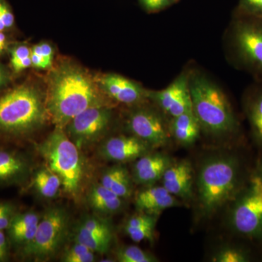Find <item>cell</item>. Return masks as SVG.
Masks as SVG:
<instances>
[{"label":"cell","mask_w":262,"mask_h":262,"mask_svg":"<svg viewBox=\"0 0 262 262\" xmlns=\"http://www.w3.org/2000/svg\"><path fill=\"white\" fill-rule=\"evenodd\" d=\"M98 105L102 104L87 72L71 63H63L53 71L46 106L56 127L63 129L77 115Z\"/></svg>","instance_id":"cell-1"},{"label":"cell","mask_w":262,"mask_h":262,"mask_svg":"<svg viewBox=\"0 0 262 262\" xmlns=\"http://www.w3.org/2000/svg\"><path fill=\"white\" fill-rule=\"evenodd\" d=\"M254 168L235 154L210 158L205 162L198 177V198L204 215H211L231 203L247 183Z\"/></svg>","instance_id":"cell-2"},{"label":"cell","mask_w":262,"mask_h":262,"mask_svg":"<svg viewBox=\"0 0 262 262\" xmlns=\"http://www.w3.org/2000/svg\"><path fill=\"white\" fill-rule=\"evenodd\" d=\"M46 103L34 86L18 84L0 93V141L29 137L48 120Z\"/></svg>","instance_id":"cell-3"},{"label":"cell","mask_w":262,"mask_h":262,"mask_svg":"<svg viewBox=\"0 0 262 262\" xmlns=\"http://www.w3.org/2000/svg\"><path fill=\"white\" fill-rule=\"evenodd\" d=\"M192 110L201 128L214 136H236L241 124L225 93L203 75L189 77Z\"/></svg>","instance_id":"cell-4"},{"label":"cell","mask_w":262,"mask_h":262,"mask_svg":"<svg viewBox=\"0 0 262 262\" xmlns=\"http://www.w3.org/2000/svg\"><path fill=\"white\" fill-rule=\"evenodd\" d=\"M38 149L48 168L61 181L62 187L71 196L80 192L83 180V162L79 148L61 128L49 135Z\"/></svg>","instance_id":"cell-5"},{"label":"cell","mask_w":262,"mask_h":262,"mask_svg":"<svg viewBox=\"0 0 262 262\" xmlns=\"http://www.w3.org/2000/svg\"><path fill=\"white\" fill-rule=\"evenodd\" d=\"M229 225L239 237L262 244V178L253 170L232 202Z\"/></svg>","instance_id":"cell-6"},{"label":"cell","mask_w":262,"mask_h":262,"mask_svg":"<svg viewBox=\"0 0 262 262\" xmlns=\"http://www.w3.org/2000/svg\"><path fill=\"white\" fill-rule=\"evenodd\" d=\"M70 229V215L61 207L48 208L41 216L34 239L19 250L23 258L46 260L56 256L64 244Z\"/></svg>","instance_id":"cell-7"},{"label":"cell","mask_w":262,"mask_h":262,"mask_svg":"<svg viewBox=\"0 0 262 262\" xmlns=\"http://www.w3.org/2000/svg\"><path fill=\"white\" fill-rule=\"evenodd\" d=\"M237 64L262 82V18L238 14L231 30Z\"/></svg>","instance_id":"cell-8"},{"label":"cell","mask_w":262,"mask_h":262,"mask_svg":"<svg viewBox=\"0 0 262 262\" xmlns=\"http://www.w3.org/2000/svg\"><path fill=\"white\" fill-rule=\"evenodd\" d=\"M112 113L103 105L92 106L74 117L67 125V135L79 149L91 145L107 130Z\"/></svg>","instance_id":"cell-9"},{"label":"cell","mask_w":262,"mask_h":262,"mask_svg":"<svg viewBox=\"0 0 262 262\" xmlns=\"http://www.w3.org/2000/svg\"><path fill=\"white\" fill-rule=\"evenodd\" d=\"M128 126L134 136L150 147H160L168 143L170 131L163 117L155 110L139 108L133 112L129 117Z\"/></svg>","instance_id":"cell-10"},{"label":"cell","mask_w":262,"mask_h":262,"mask_svg":"<svg viewBox=\"0 0 262 262\" xmlns=\"http://www.w3.org/2000/svg\"><path fill=\"white\" fill-rule=\"evenodd\" d=\"M32 177V164L24 151L0 145V187L23 186Z\"/></svg>","instance_id":"cell-11"},{"label":"cell","mask_w":262,"mask_h":262,"mask_svg":"<svg viewBox=\"0 0 262 262\" xmlns=\"http://www.w3.org/2000/svg\"><path fill=\"white\" fill-rule=\"evenodd\" d=\"M147 97L151 98L165 113L172 117L192 110L187 76L181 75L168 88L162 91L147 92Z\"/></svg>","instance_id":"cell-12"},{"label":"cell","mask_w":262,"mask_h":262,"mask_svg":"<svg viewBox=\"0 0 262 262\" xmlns=\"http://www.w3.org/2000/svg\"><path fill=\"white\" fill-rule=\"evenodd\" d=\"M150 146L135 136H119L105 141L100 154L105 159L116 163H127L149 152Z\"/></svg>","instance_id":"cell-13"},{"label":"cell","mask_w":262,"mask_h":262,"mask_svg":"<svg viewBox=\"0 0 262 262\" xmlns=\"http://www.w3.org/2000/svg\"><path fill=\"white\" fill-rule=\"evenodd\" d=\"M100 84L110 97L125 104H136L147 97V92L139 84L115 74L103 75Z\"/></svg>","instance_id":"cell-14"},{"label":"cell","mask_w":262,"mask_h":262,"mask_svg":"<svg viewBox=\"0 0 262 262\" xmlns=\"http://www.w3.org/2000/svg\"><path fill=\"white\" fill-rule=\"evenodd\" d=\"M161 179L163 187L173 196L188 199L192 195L194 175L187 160L170 163Z\"/></svg>","instance_id":"cell-15"},{"label":"cell","mask_w":262,"mask_h":262,"mask_svg":"<svg viewBox=\"0 0 262 262\" xmlns=\"http://www.w3.org/2000/svg\"><path fill=\"white\" fill-rule=\"evenodd\" d=\"M172 162L160 153H149L137 159L133 168V180L138 184L151 186L163 177Z\"/></svg>","instance_id":"cell-16"},{"label":"cell","mask_w":262,"mask_h":262,"mask_svg":"<svg viewBox=\"0 0 262 262\" xmlns=\"http://www.w3.org/2000/svg\"><path fill=\"white\" fill-rule=\"evenodd\" d=\"M41 215L34 211H19L7 229L6 233L11 247L21 249L34 239Z\"/></svg>","instance_id":"cell-17"},{"label":"cell","mask_w":262,"mask_h":262,"mask_svg":"<svg viewBox=\"0 0 262 262\" xmlns=\"http://www.w3.org/2000/svg\"><path fill=\"white\" fill-rule=\"evenodd\" d=\"M177 203L176 196L163 186H149L138 192L135 198L136 209L141 213L158 215Z\"/></svg>","instance_id":"cell-18"},{"label":"cell","mask_w":262,"mask_h":262,"mask_svg":"<svg viewBox=\"0 0 262 262\" xmlns=\"http://www.w3.org/2000/svg\"><path fill=\"white\" fill-rule=\"evenodd\" d=\"M201 125L193 110L173 117L170 133L177 142L184 146L192 145L200 136Z\"/></svg>","instance_id":"cell-19"},{"label":"cell","mask_w":262,"mask_h":262,"mask_svg":"<svg viewBox=\"0 0 262 262\" xmlns=\"http://www.w3.org/2000/svg\"><path fill=\"white\" fill-rule=\"evenodd\" d=\"M88 202L92 209L102 214H114L123 208V199L103 187L101 183L91 188Z\"/></svg>","instance_id":"cell-20"},{"label":"cell","mask_w":262,"mask_h":262,"mask_svg":"<svg viewBox=\"0 0 262 262\" xmlns=\"http://www.w3.org/2000/svg\"><path fill=\"white\" fill-rule=\"evenodd\" d=\"M133 181L132 177L125 167L115 165L103 172L100 183L124 200L132 194Z\"/></svg>","instance_id":"cell-21"},{"label":"cell","mask_w":262,"mask_h":262,"mask_svg":"<svg viewBox=\"0 0 262 262\" xmlns=\"http://www.w3.org/2000/svg\"><path fill=\"white\" fill-rule=\"evenodd\" d=\"M245 110L253 139L262 151V85L255 88L247 95Z\"/></svg>","instance_id":"cell-22"},{"label":"cell","mask_w":262,"mask_h":262,"mask_svg":"<svg viewBox=\"0 0 262 262\" xmlns=\"http://www.w3.org/2000/svg\"><path fill=\"white\" fill-rule=\"evenodd\" d=\"M156 216L145 213L132 215L124 226V231L136 243L149 241L153 243Z\"/></svg>","instance_id":"cell-23"},{"label":"cell","mask_w":262,"mask_h":262,"mask_svg":"<svg viewBox=\"0 0 262 262\" xmlns=\"http://www.w3.org/2000/svg\"><path fill=\"white\" fill-rule=\"evenodd\" d=\"M31 178L34 191L46 199L56 198L62 187L61 179L48 168L37 170Z\"/></svg>","instance_id":"cell-24"},{"label":"cell","mask_w":262,"mask_h":262,"mask_svg":"<svg viewBox=\"0 0 262 262\" xmlns=\"http://www.w3.org/2000/svg\"><path fill=\"white\" fill-rule=\"evenodd\" d=\"M75 241L87 246L95 253H105L111 247L113 237L75 229Z\"/></svg>","instance_id":"cell-25"},{"label":"cell","mask_w":262,"mask_h":262,"mask_svg":"<svg viewBox=\"0 0 262 262\" xmlns=\"http://www.w3.org/2000/svg\"><path fill=\"white\" fill-rule=\"evenodd\" d=\"M77 230L113 237V230L107 220L96 215H86L77 224Z\"/></svg>","instance_id":"cell-26"},{"label":"cell","mask_w":262,"mask_h":262,"mask_svg":"<svg viewBox=\"0 0 262 262\" xmlns=\"http://www.w3.org/2000/svg\"><path fill=\"white\" fill-rule=\"evenodd\" d=\"M10 64L15 73L32 67L31 48L25 45H16L10 49Z\"/></svg>","instance_id":"cell-27"},{"label":"cell","mask_w":262,"mask_h":262,"mask_svg":"<svg viewBox=\"0 0 262 262\" xmlns=\"http://www.w3.org/2000/svg\"><path fill=\"white\" fill-rule=\"evenodd\" d=\"M117 260L120 262H154L156 258L136 246H122L116 253Z\"/></svg>","instance_id":"cell-28"},{"label":"cell","mask_w":262,"mask_h":262,"mask_svg":"<svg viewBox=\"0 0 262 262\" xmlns=\"http://www.w3.org/2000/svg\"><path fill=\"white\" fill-rule=\"evenodd\" d=\"M252 259L247 249L238 246H228L215 254L212 261L215 262H248Z\"/></svg>","instance_id":"cell-29"},{"label":"cell","mask_w":262,"mask_h":262,"mask_svg":"<svg viewBox=\"0 0 262 262\" xmlns=\"http://www.w3.org/2000/svg\"><path fill=\"white\" fill-rule=\"evenodd\" d=\"M96 259L95 252L84 245L75 242L63 253L61 261L64 262H93Z\"/></svg>","instance_id":"cell-30"},{"label":"cell","mask_w":262,"mask_h":262,"mask_svg":"<svg viewBox=\"0 0 262 262\" xmlns=\"http://www.w3.org/2000/svg\"><path fill=\"white\" fill-rule=\"evenodd\" d=\"M19 212L18 206L10 201H0V231H6Z\"/></svg>","instance_id":"cell-31"},{"label":"cell","mask_w":262,"mask_h":262,"mask_svg":"<svg viewBox=\"0 0 262 262\" xmlns=\"http://www.w3.org/2000/svg\"><path fill=\"white\" fill-rule=\"evenodd\" d=\"M239 14L262 18V0H239Z\"/></svg>","instance_id":"cell-32"},{"label":"cell","mask_w":262,"mask_h":262,"mask_svg":"<svg viewBox=\"0 0 262 262\" xmlns=\"http://www.w3.org/2000/svg\"><path fill=\"white\" fill-rule=\"evenodd\" d=\"M0 18L3 20L6 30L14 26L15 16L6 0H0Z\"/></svg>","instance_id":"cell-33"},{"label":"cell","mask_w":262,"mask_h":262,"mask_svg":"<svg viewBox=\"0 0 262 262\" xmlns=\"http://www.w3.org/2000/svg\"><path fill=\"white\" fill-rule=\"evenodd\" d=\"M11 248L6 231H0V262L9 261Z\"/></svg>","instance_id":"cell-34"},{"label":"cell","mask_w":262,"mask_h":262,"mask_svg":"<svg viewBox=\"0 0 262 262\" xmlns=\"http://www.w3.org/2000/svg\"><path fill=\"white\" fill-rule=\"evenodd\" d=\"M31 51L32 53H36V54L39 55L48 61L53 62V49L51 45L48 44V43H41V44L33 46L31 48Z\"/></svg>","instance_id":"cell-35"},{"label":"cell","mask_w":262,"mask_h":262,"mask_svg":"<svg viewBox=\"0 0 262 262\" xmlns=\"http://www.w3.org/2000/svg\"><path fill=\"white\" fill-rule=\"evenodd\" d=\"M31 60H32V67L34 68L46 70V69L50 68L52 66V62L47 61L42 56L32 53V51H31Z\"/></svg>","instance_id":"cell-36"},{"label":"cell","mask_w":262,"mask_h":262,"mask_svg":"<svg viewBox=\"0 0 262 262\" xmlns=\"http://www.w3.org/2000/svg\"><path fill=\"white\" fill-rule=\"evenodd\" d=\"M11 74L5 66L0 63V91L8 87L11 82Z\"/></svg>","instance_id":"cell-37"},{"label":"cell","mask_w":262,"mask_h":262,"mask_svg":"<svg viewBox=\"0 0 262 262\" xmlns=\"http://www.w3.org/2000/svg\"><path fill=\"white\" fill-rule=\"evenodd\" d=\"M8 42H7V37L4 32H0V55L4 53L7 49Z\"/></svg>","instance_id":"cell-38"},{"label":"cell","mask_w":262,"mask_h":262,"mask_svg":"<svg viewBox=\"0 0 262 262\" xmlns=\"http://www.w3.org/2000/svg\"><path fill=\"white\" fill-rule=\"evenodd\" d=\"M255 170L262 178V156L258 159V163L255 167Z\"/></svg>","instance_id":"cell-39"},{"label":"cell","mask_w":262,"mask_h":262,"mask_svg":"<svg viewBox=\"0 0 262 262\" xmlns=\"http://www.w3.org/2000/svg\"><path fill=\"white\" fill-rule=\"evenodd\" d=\"M6 30L4 23H3V20L0 18V32H4Z\"/></svg>","instance_id":"cell-40"},{"label":"cell","mask_w":262,"mask_h":262,"mask_svg":"<svg viewBox=\"0 0 262 262\" xmlns=\"http://www.w3.org/2000/svg\"><path fill=\"white\" fill-rule=\"evenodd\" d=\"M179 1V0H174V2H177Z\"/></svg>","instance_id":"cell-41"}]
</instances>
